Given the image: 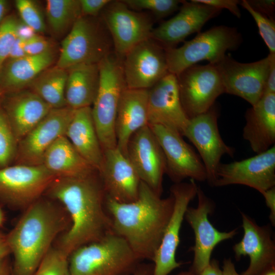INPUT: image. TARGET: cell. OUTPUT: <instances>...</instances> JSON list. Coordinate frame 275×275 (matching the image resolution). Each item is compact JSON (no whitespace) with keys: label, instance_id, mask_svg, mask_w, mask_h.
<instances>
[{"label":"cell","instance_id":"cell-1","mask_svg":"<svg viewBox=\"0 0 275 275\" xmlns=\"http://www.w3.org/2000/svg\"><path fill=\"white\" fill-rule=\"evenodd\" d=\"M61 203L71 226L58 248L68 257L76 249L100 240L112 232L105 207L106 193L98 171L80 177H57L45 192Z\"/></svg>","mask_w":275,"mask_h":275},{"label":"cell","instance_id":"cell-2","mask_svg":"<svg viewBox=\"0 0 275 275\" xmlns=\"http://www.w3.org/2000/svg\"><path fill=\"white\" fill-rule=\"evenodd\" d=\"M174 205L171 194L162 198L142 181L136 200L120 203L107 196L105 199L113 232L123 238L142 261H153Z\"/></svg>","mask_w":275,"mask_h":275},{"label":"cell","instance_id":"cell-3","mask_svg":"<svg viewBox=\"0 0 275 275\" xmlns=\"http://www.w3.org/2000/svg\"><path fill=\"white\" fill-rule=\"evenodd\" d=\"M71 226L67 212L41 198L28 207L6 236L13 275H33L56 238Z\"/></svg>","mask_w":275,"mask_h":275},{"label":"cell","instance_id":"cell-4","mask_svg":"<svg viewBox=\"0 0 275 275\" xmlns=\"http://www.w3.org/2000/svg\"><path fill=\"white\" fill-rule=\"evenodd\" d=\"M141 260L127 242L113 232L81 246L69 256L70 275H132Z\"/></svg>","mask_w":275,"mask_h":275},{"label":"cell","instance_id":"cell-5","mask_svg":"<svg viewBox=\"0 0 275 275\" xmlns=\"http://www.w3.org/2000/svg\"><path fill=\"white\" fill-rule=\"evenodd\" d=\"M99 83L91 107L95 126L103 151L117 147L115 121L122 93L126 88L122 58L115 52L98 63Z\"/></svg>","mask_w":275,"mask_h":275},{"label":"cell","instance_id":"cell-6","mask_svg":"<svg viewBox=\"0 0 275 275\" xmlns=\"http://www.w3.org/2000/svg\"><path fill=\"white\" fill-rule=\"evenodd\" d=\"M114 52L109 33L100 18L81 16L62 43L57 66L68 70L98 64Z\"/></svg>","mask_w":275,"mask_h":275},{"label":"cell","instance_id":"cell-7","mask_svg":"<svg viewBox=\"0 0 275 275\" xmlns=\"http://www.w3.org/2000/svg\"><path fill=\"white\" fill-rule=\"evenodd\" d=\"M241 42V35L235 28L218 25L199 32L180 47L166 49L169 72L177 76L204 60L215 64L226 56L227 51L235 50Z\"/></svg>","mask_w":275,"mask_h":275},{"label":"cell","instance_id":"cell-8","mask_svg":"<svg viewBox=\"0 0 275 275\" xmlns=\"http://www.w3.org/2000/svg\"><path fill=\"white\" fill-rule=\"evenodd\" d=\"M176 76L181 104L189 119L208 111L225 93L215 64H197Z\"/></svg>","mask_w":275,"mask_h":275},{"label":"cell","instance_id":"cell-9","mask_svg":"<svg viewBox=\"0 0 275 275\" xmlns=\"http://www.w3.org/2000/svg\"><path fill=\"white\" fill-rule=\"evenodd\" d=\"M111 35L114 52L120 58L151 38L153 22L145 13L133 10L123 1H111L100 13Z\"/></svg>","mask_w":275,"mask_h":275},{"label":"cell","instance_id":"cell-10","mask_svg":"<svg viewBox=\"0 0 275 275\" xmlns=\"http://www.w3.org/2000/svg\"><path fill=\"white\" fill-rule=\"evenodd\" d=\"M56 178L43 164L10 165L0 169V197L25 209L41 198Z\"/></svg>","mask_w":275,"mask_h":275},{"label":"cell","instance_id":"cell-11","mask_svg":"<svg viewBox=\"0 0 275 275\" xmlns=\"http://www.w3.org/2000/svg\"><path fill=\"white\" fill-rule=\"evenodd\" d=\"M218 114L214 104L206 112L189 119L183 136L195 146L207 173V181L213 186L224 155L233 157L235 149L223 140L218 127Z\"/></svg>","mask_w":275,"mask_h":275},{"label":"cell","instance_id":"cell-12","mask_svg":"<svg viewBox=\"0 0 275 275\" xmlns=\"http://www.w3.org/2000/svg\"><path fill=\"white\" fill-rule=\"evenodd\" d=\"M196 208L188 207L184 218L195 234V244L190 250L194 252L190 271L198 275L211 261L214 248L220 242L232 238L237 233V229L229 232L217 230L210 222L208 215L213 210L214 203L198 186Z\"/></svg>","mask_w":275,"mask_h":275},{"label":"cell","instance_id":"cell-13","mask_svg":"<svg viewBox=\"0 0 275 275\" xmlns=\"http://www.w3.org/2000/svg\"><path fill=\"white\" fill-rule=\"evenodd\" d=\"M122 66L128 89H149L169 73L166 48L151 38L129 50Z\"/></svg>","mask_w":275,"mask_h":275},{"label":"cell","instance_id":"cell-14","mask_svg":"<svg viewBox=\"0 0 275 275\" xmlns=\"http://www.w3.org/2000/svg\"><path fill=\"white\" fill-rule=\"evenodd\" d=\"M198 188L196 181L193 179L188 182L175 183L171 187V194L174 199L173 211L152 261V275H168L181 266V263L176 259L180 229L185 211L197 196Z\"/></svg>","mask_w":275,"mask_h":275},{"label":"cell","instance_id":"cell-15","mask_svg":"<svg viewBox=\"0 0 275 275\" xmlns=\"http://www.w3.org/2000/svg\"><path fill=\"white\" fill-rule=\"evenodd\" d=\"M163 151L166 173L175 182L189 178L197 181L207 180V173L198 154L177 131L158 125H149Z\"/></svg>","mask_w":275,"mask_h":275},{"label":"cell","instance_id":"cell-16","mask_svg":"<svg viewBox=\"0 0 275 275\" xmlns=\"http://www.w3.org/2000/svg\"><path fill=\"white\" fill-rule=\"evenodd\" d=\"M215 65L225 93L241 97L252 106L263 96L269 68L268 55L258 61L243 63L226 54Z\"/></svg>","mask_w":275,"mask_h":275},{"label":"cell","instance_id":"cell-17","mask_svg":"<svg viewBox=\"0 0 275 275\" xmlns=\"http://www.w3.org/2000/svg\"><path fill=\"white\" fill-rule=\"evenodd\" d=\"M75 110L68 106L52 108L18 143L16 164H42L44 155L59 138L65 135Z\"/></svg>","mask_w":275,"mask_h":275},{"label":"cell","instance_id":"cell-18","mask_svg":"<svg viewBox=\"0 0 275 275\" xmlns=\"http://www.w3.org/2000/svg\"><path fill=\"white\" fill-rule=\"evenodd\" d=\"M243 185L261 194L275 186V146L245 159L221 163L213 186Z\"/></svg>","mask_w":275,"mask_h":275},{"label":"cell","instance_id":"cell-19","mask_svg":"<svg viewBox=\"0 0 275 275\" xmlns=\"http://www.w3.org/2000/svg\"><path fill=\"white\" fill-rule=\"evenodd\" d=\"M126 156L141 180L161 196L166 160L162 149L149 125L140 129L131 136L127 144Z\"/></svg>","mask_w":275,"mask_h":275},{"label":"cell","instance_id":"cell-20","mask_svg":"<svg viewBox=\"0 0 275 275\" xmlns=\"http://www.w3.org/2000/svg\"><path fill=\"white\" fill-rule=\"evenodd\" d=\"M148 125L171 128L183 136L189 119L182 107L177 76L168 73L148 89Z\"/></svg>","mask_w":275,"mask_h":275},{"label":"cell","instance_id":"cell-21","mask_svg":"<svg viewBox=\"0 0 275 275\" xmlns=\"http://www.w3.org/2000/svg\"><path fill=\"white\" fill-rule=\"evenodd\" d=\"M178 13L153 28L151 38L166 49L175 47L190 35L200 31L222 10L191 0L183 1Z\"/></svg>","mask_w":275,"mask_h":275},{"label":"cell","instance_id":"cell-22","mask_svg":"<svg viewBox=\"0 0 275 275\" xmlns=\"http://www.w3.org/2000/svg\"><path fill=\"white\" fill-rule=\"evenodd\" d=\"M98 172L107 197L123 203L137 199L141 180L127 156L117 147L103 151Z\"/></svg>","mask_w":275,"mask_h":275},{"label":"cell","instance_id":"cell-23","mask_svg":"<svg viewBox=\"0 0 275 275\" xmlns=\"http://www.w3.org/2000/svg\"><path fill=\"white\" fill-rule=\"evenodd\" d=\"M241 213L243 235L233 250L237 260L242 256L250 258V264L243 275H258L275 266V243L268 227H261L245 213Z\"/></svg>","mask_w":275,"mask_h":275},{"label":"cell","instance_id":"cell-24","mask_svg":"<svg viewBox=\"0 0 275 275\" xmlns=\"http://www.w3.org/2000/svg\"><path fill=\"white\" fill-rule=\"evenodd\" d=\"M18 143L52 108L32 90L5 93L2 105Z\"/></svg>","mask_w":275,"mask_h":275},{"label":"cell","instance_id":"cell-25","mask_svg":"<svg viewBox=\"0 0 275 275\" xmlns=\"http://www.w3.org/2000/svg\"><path fill=\"white\" fill-rule=\"evenodd\" d=\"M148 89L126 88L121 96L116 117L115 133L117 147L126 156L131 136L148 125Z\"/></svg>","mask_w":275,"mask_h":275},{"label":"cell","instance_id":"cell-26","mask_svg":"<svg viewBox=\"0 0 275 275\" xmlns=\"http://www.w3.org/2000/svg\"><path fill=\"white\" fill-rule=\"evenodd\" d=\"M242 136L257 154L264 152L275 143V94L264 95L245 114Z\"/></svg>","mask_w":275,"mask_h":275},{"label":"cell","instance_id":"cell-27","mask_svg":"<svg viewBox=\"0 0 275 275\" xmlns=\"http://www.w3.org/2000/svg\"><path fill=\"white\" fill-rule=\"evenodd\" d=\"M65 136L78 153L99 171L103 162V151L94 123L91 107L75 110Z\"/></svg>","mask_w":275,"mask_h":275},{"label":"cell","instance_id":"cell-28","mask_svg":"<svg viewBox=\"0 0 275 275\" xmlns=\"http://www.w3.org/2000/svg\"><path fill=\"white\" fill-rule=\"evenodd\" d=\"M53 60L54 54L51 50L38 55L7 60L0 69L2 93L24 89L40 73L49 68Z\"/></svg>","mask_w":275,"mask_h":275},{"label":"cell","instance_id":"cell-29","mask_svg":"<svg viewBox=\"0 0 275 275\" xmlns=\"http://www.w3.org/2000/svg\"><path fill=\"white\" fill-rule=\"evenodd\" d=\"M42 164L56 177L83 176L97 170L78 153L65 135L48 149Z\"/></svg>","mask_w":275,"mask_h":275},{"label":"cell","instance_id":"cell-30","mask_svg":"<svg viewBox=\"0 0 275 275\" xmlns=\"http://www.w3.org/2000/svg\"><path fill=\"white\" fill-rule=\"evenodd\" d=\"M67 70L65 88L67 106L74 109L91 107L99 87L98 64L79 65Z\"/></svg>","mask_w":275,"mask_h":275},{"label":"cell","instance_id":"cell-31","mask_svg":"<svg viewBox=\"0 0 275 275\" xmlns=\"http://www.w3.org/2000/svg\"><path fill=\"white\" fill-rule=\"evenodd\" d=\"M67 70L56 66L40 73L30 84L31 90L52 108L67 106L65 88Z\"/></svg>","mask_w":275,"mask_h":275},{"label":"cell","instance_id":"cell-32","mask_svg":"<svg viewBox=\"0 0 275 275\" xmlns=\"http://www.w3.org/2000/svg\"><path fill=\"white\" fill-rule=\"evenodd\" d=\"M46 12L48 24L56 34L72 28L81 16L80 0H48Z\"/></svg>","mask_w":275,"mask_h":275},{"label":"cell","instance_id":"cell-33","mask_svg":"<svg viewBox=\"0 0 275 275\" xmlns=\"http://www.w3.org/2000/svg\"><path fill=\"white\" fill-rule=\"evenodd\" d=\"M18 142L6 115L0 106V169L15 160Z\"/></svg>","mask_w":275,"mask_h":275},{"label":"cell","instance_id":"cell-34","mask_svg":"<svg viewBox=\"0 0 275 275\" xmlns=\"http://www.w3.org/2000/svg\"><path fill=\"white\" fill-rule=\"evenodd\" d=\"M131 9L150 11L157 19L163 18L179 10L183 1L179 0H123Z\"/></svg>","mask_w":275,"mask_h":275},{"label":"cell","instance_id":"cell-35","mask_svg":"<svg viewBox=\"0 0 275 275\" xmlns=\"http://www.w3.org/2000/svg\"><path fill=\"white\" fill-rule=\"evenodd\" d=\"M68 258L58 248H51L33 275H70Z\"/></svg>","mask_w":275,"mask_h":275},{"label":"cell","instance_id":"cell-36","mask_svg":"<svg viewBox=\"0 0 275 275\" xmlns=\"http://www.w3.org/2000/svg\"><path fill=\"white\" fill-rule=\"evenodd\" d=\"M18 21L12 15L6 17L0 23V69L8 60L17 38Z\"/></svg>","mask_w":275,"mask_h":275},{"label":"cell","instance_id":"cell-37","mask_svg":"<svg viewBox=\"0 0 275 275\" xmlns=\"http://www.w3.org/2000/svg\"><path fill=\"white\" fill-rule=\"evenodd\" d=\"M240 5L245 9L255 20L259 32L269 50L275 53V21L254 10L246 0L240 1Z\"/></svg>","mask_w":275,"mask_h":275},{"label":"cell","instance_id":"cell-38","mask_svg":"<svg viewBox=\"0 0 275 275\" xmlns=\"http://www.w3.org/2000/svg\"><path fill=\"white\" fill-rule=\"evenodd\" d=\"M15 4L22 22L31 28L36 33L45 31L46 26L44 19L34 2L30 0H17Z\"/></svg>","mask_w":275,"mask_h":275},{"label":"cell","instance_id":"cell-39","mask_svg":"<svg viewBox=\"0 0 275 275\" xmlns=\"http://www.w3.org/2000/svg\"><path fill=\"white\" fill-rule=\"evenodd\" d=\"M24 50L26 56H35L51 49L48 41L37 34L30 39L24 41Z\"/></svg>","mask_w":275,"mask_h":275},{"label":"cell","instance_id":"cell-40","mask_svg":"<svg viewBox=\"0 0 275 275\" xmlns=\"http://www.w3.org/2000/svg\"><path fill=\"white\" fill-rule=\"evenodd\" d=\"M111 0H80L82 16L97 17Z\"/></svg>","mask_w":275,"mask_h":275},{"label":"cell","instance_id":"cell-41","mask_svg":"<svg viewBox=\"0 0 275 275\" xmlns=\"http://www.w3.org/2000/svg\"><path fill=\"white\" fill-rule=\"evenodd\" d=\"M195 2L209 5L222 10L228 9L236 17L240 18L241 13L238 7L240 1L237 0H194Z\"/></svg>","mask_w":275,"mask_h":275},{"label":"cell","instance_id":"cell-42","mask_svg":"<svg viewBox=\"0 0 275 275\" xmlns=\"http://www.w3.org/2000/svg\"><path fill=\"white\" fill-rule=\"evenodd\" d=\"M257 12L274 20L275 1L274 0H246Z\"/></svg>","mask_w":275,"mask_h":275},{"label":"cell","instance_id":"cell-43","mask_svg":"<svg viewBox=\"0 0 275 275\" xmlns=\"http://www.w3.org/2000/svg\"><path fill=\"white\" fill-rule=\"evenodd\" d=\"M268 56L269 68L264 95L271 93L275 94V53H269Z\"/></svg>","mask_w":275,"mask_h":275},{"label":"cell","instance_id":"cell-44","mask_svg":"<svg viewBox=\"0 0 275 275\" xmlns=\"http://www.w3.org/2000/svg\"><path fill=\"white\" fill-rule=\"evenodd\" d=\"M265 203L270 209L269 219L272 224H275V186L266 190L262 194Z\"/></svg>","mask_w":275,"mask_h":275},{"label":"cell","instance_id":"cell-45","mask_svg":"<svg viewBox=\"0 0 275 275\" xmlns=\"http://www.w3.org/2000/svg\"><path fill=\"white\" fill-rule=\"evenodd\" d=\"M16 33L17 37L24 41L30 39L37 35V33L31 28L22 22H18Z\"/></svg>","mask_w":275,"mask_h":275},{"label":"cell","instance_id":"cell-46","mask_svg":"<svg viewBox=\"0 0 275 275\" xmlns=\"http://www.w3.org/2000/svg\"><path fill=\"white\" fill-rule=\"evenodd\" d=\"M24 41L17 37L11 50L9 59H15L26 55L24 50Z\"/></svg>","mask_w":275,"mask_h":275},{"label":"cell","instance_id":"cell-47","mask_svg":"<svg viewBox=\"0 0 275 275\" xmlns=\"http://www.w3.org/2000/svg\"><path fill=\"white\" fill-rule=\"evenodd\" d=\"M198 275H222L218 262L215 259L211 260L207 266Z\"/></svg>","mask_w":275,"mask_h":275},{"label":"cell","instance_id":"cell-48","mask_svg":"<svg viewBox=\"0 0 275 275\" xmlns=\"http://www.w3.org/2000/svg\"><path fill=\"white\" fill-rule=\"evenodd\" d=\"M222 275H243V274H239L236 271L234 263L230 258H228L225 259L223 261Z\"/></svg>","mask_w":275,"mask_h":275},{"label":"cell","instance_id":"cell-49","mask_svg":"<svg viewBox=\"0 0 275 275\" xmlns=\"http://www.w3.org/2000/svg\"><path fill=\"white\" fill-rule=\"evenodd\" d=\"M153 264L140 263L132 275H152Z\"/></svg>","mask_w":275,"mask_h":275},{"label":"cell","instance_id":"cell-50","mask_svg":"<svg viewBox=\"0 0 275 275\" xmlns=\"http://www.w3.org/2000/svg\"><path fill=\"white\" fill-rule=\"evenodd\" d=\"M10 253L6 236L0 233V258H5Z\"/></svg>","mask_w":275,"mask_h":275},{"label":"cell","instance_id":"cell-51","mask_svg":"<svg viewBox=\"0 0 275 275\" xmlns=\"http://www.w3.org/2000/svg\"><path fill=\"white\" fill-rule=\"evenodd\" d=\"M8 4L7 1L0 0V23L5 18V15L8 10Z\"/></svg>","mask_w":275,"mask_h":275},{"label":"cell","instance_id":"cell-52","mask_svg":"<svg viewBox=\"0 0 275 275\" xmlns=\"http://www.w3.org/2000/svg\"><path fill=\"white\" fill-rule=\"evenodd\" d=\"M4 258H0V275H10L9 269Z\"/></svg>","mask_w":275,"mask_h":275},{"label":"cell","instance_id":"cell-53","mask_svg":"<svg viewBox=\"0 0 275 275\" xmlns=\"http://www.w3.org/2000/svg\"><path fill=\"white\" fill-rule=\"evenodd\" d=\"M258 275H275V266H271L264 270Z\"/></svg>","mask_w":275,"mask_h":275},{"label":"cell","instance_id":"cell-54","mask_svg":"<svg viewBox=\"0 0 275 275\" xmlns=\"http://www.w3.org/2000/svg\"><path fill=\"white\" fill-rule=\"evenodd\" d=\"M4 221V215L2 209L0 207V227L3 225Z\"/></svg>","mask_w":275,"mask_h":275},{"label":"cell","instance_id":"cell-55","mask_svg":"<svg viewBox=\"0 0 275 275\" xmlns=\"http://www.w3.org/2000/svg\"><path fill=\"white\" fill-rule=\"evenodd\" d=\"M176 275H196V274L189 270L188 271L182 272Z\"/></svg>","mask_w":275,"mask_h":275},{"label":"cell","instance_id":"cell-56","mask_svg":"<svg viewBox=\"0 0 275 275\" xmlns=\"http://www.w3.org/2000/svg\"><path fill=\"white\" fill-rule=\"evenodd\" d=\"M2 96V91H1V90H0V100H1V99Z\"/></svg>","mask_w":275,"mask_h":275}]
</instances>
